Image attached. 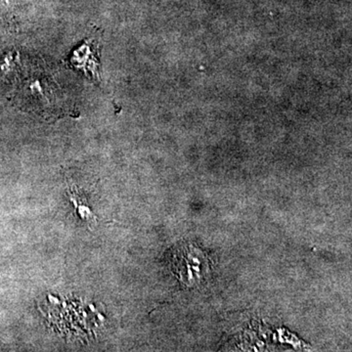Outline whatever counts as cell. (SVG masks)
Wrapping results in <instances>:
<instances>
[{"label": "cell", "instance_id": "6da1fadb", "mask_svg": "<svg viewBox=\"0 0 352 352\" xmlns=\"http://www.w3.org/2000/svg\"><path fill=\"white\" fill-rule=\"evenodd\" d=\"M69 200L75 206L76 214H78L80 219L87 222L89 226L96 224L97 217H95L94 212L90 210L89 206L87 205L85 198H82L76 192L71 191L69 192Z\"/></svg>", "mask_w": 352, "mask_h": 352}]
</instances>
